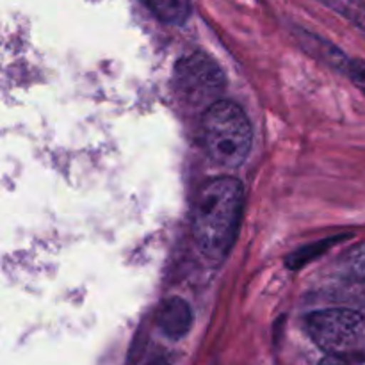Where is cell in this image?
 <instances>
[{
  "mask_svg": "<svg viewBox=\"0 0 365 365\" xmlns=\"http://www.w3.org/2000/svg\"><path fill=\"white\" fill-rule=\"evenodd\" d=\"M346 75L353 81V84L359 86L365 93V63L364 61H348L344 68Z\"/></svg>",
  "mask_w": 365,
  "mask_h": 365,
  "instance_id": "ba28073f",
  "label": "cell"
},
{
  "mask_svg": "<svg viewBox=\"0 0 365 365\" xmlns=\"http://www.w3.org/2000/svg\"><path fill=\"white\" fill-rule=\"evenodd\" d=\"M307 331L319 349L334 356L351 351L364 331V317L349 309L317 310L305 319Z\"/></svg>",
  "mask_w": 365,
  "mask_h": 365,
  "instance_id": "3957f363",
  "label": "cell"
},
{
  "mask_svg": "<svg viewBox=\"0 0 365 365\" xmlns=\"http://www.w3.org/2000/svg\"><path fill=\"white\" fill-rule=\"evenodd\" d=\"M319 365H344V364H342V359H341V356L328 355V359H324L323 362H321Z\"/></svg>",
  "mask_w": 365,
  "mask_h": 365,
  "instance_id": "30bf717a",
  "label": "cell"
},
{
  "mask_svg": "<svg viewBox=\"0 0 365 365\" xmlns=\"http://www.w3.org/2000/svg\"><path fill=\"white\" fill-rule=\"evenodd\" d=\"M319 2L351 21L365 36V6L362 2L359 0H319Z\"/></svg>",
  "mask_w": 365,
  "mask_h": 365,
  "instance_id": "52a82bcc",
  "label": "cell"
},
{
  "mask_svg": "<svg viewBox=\"0 0 365 365\" xmlns=\"http://www.w3.org/2000/svg\"><path fill=\"white\" fill-rule=\"evenodd\" d=\"M242 216V185L237 178L216 177L205 182L192 202V235L209 260H223L230 252Z\"/></svg>",
  "mask_w": 365,
  "mask_h": 365,
  "instance_id": "6da1fadb",
  "label": "cell"
},
{
  "mask_svg": "<svg viewBox=\"0 0 365 365\" xmlns=\"http://www.w3.org/2000/svg\"><path fill=\"white\" fill-rule=\"evenodd\" d=\"M353 273L359 278H364L365 280V248L356 252V255L353 257Z\"/></svg>",
  "mask_w": 365,
  "mask_h": 365,
  "instance_id": "9c48e42d",
  "label": "cell"
},
{
  "mask_svg": "<svg viewBox=\"0 0 365 365\" xmlns=\"http://www.w3.org/2000/svg\"><path fill=\"white\" fill-rule=\"evenodd\" d=\"M159 330L171 341H180L192 327V312L187 302L182 298H171L160 305L157 314Z\"/></svg>",
  "mask_w": 365,
  "mask_h": 365,
  "instance_id": "5b68a950",
  "label": "cell"
},
{
  "mask_svg": "<svg viewBox=\"0 0 365 365\" xmlns=\"http://www.w3.org/2000/svg\"><path fill=\"white\" fill-rule=\"evenodd\" d=\"M202 141L212 163L223 168H237L252 150V123L237 103L217 100L203 113Z\"/></svg>",
  "mask_w": 365,
  "mask_h": 365,
  "instance_id": "7a4b0ae2",
  "label": "cell"
},
{
  "mask_svg": "<svg viewBox=\"0 0 365 365\" xmlns=\"http://www.w3.org/2000/svg\"><path fill=\"white\" fill-rule=\"evenodd\" d=\"M160 21L168 25H182L191 14V0H141Z\"/></svg>",
  "mask_w": 365,
  "mask_h": 365,
  "instance_id": "8992f818",
  "label": "cell"
},
{
  "mask_svg": "<svg viewBox=\"0 0 365 365\" xmlns=\"http://www.w3.org/2000/svg\"><path fill=\"white\" fill-rule=\"evenodd\" d=\"M175 82L185 102L192 106H212L225 89V75L216 61L205 53L184 57L175 70Z\"/></svg>",
  "mask_w": 365,
  "mask_h": 365,
  "instance_id": "277c9868",
  "label": "cell"
}]
</instances>
